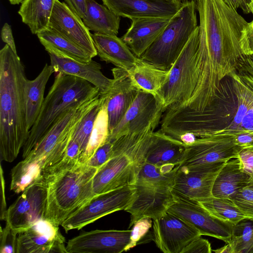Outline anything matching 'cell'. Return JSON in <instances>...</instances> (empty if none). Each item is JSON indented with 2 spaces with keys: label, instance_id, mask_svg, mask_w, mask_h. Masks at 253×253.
Returning a JSON list of instances; mask_svg holds the SVG:
<instances>
[{
  "label": "cell",
  "instance_id": "52a82bcc",
  "mask_svg": "<svg viewBox=\"0 0 253 253\" xmlns=\"http://www.w3.org/2000/svg\"><path fill=\"white\" fill-rule=\"evenodd\" d=\"M100 95L64 112L23 159L30 161L44 159L43 172L57 164L65 155L79 123Z\"/></svg>",
  "mask_w": 253,
  "mask_h": 253
},
{
  "label": "cell",
  "instance_id": "f546056e",
  "mask_svg": "<svg viewBox=\"0 0 253 253\" xmlns=\"http://www.w3.org/2000/svg\"><path fill=\"white\" fill-rule=\"evenodd\" d=\"M55 0H24L18 11L33 34L48 27Z\"/></svg>",
  "mask_w": 253,
  "mask_h": 253
},
{
  "label": "cell",
  "instance_id": "d6986e66",
  "mask_svg": "<svg viewBox=\"0 0 253 253\" xmlns=\"http://www.w3.org/2000/svg\"><path fill=\"white\" fill-rule=\"evenodd\" d=\"M48 53L50 65L54 72L62 73L82 78L97 87L100 94L107 92L112 79L106 77L101 71V65L93 60L85 62L74 58L51 46H44Z\"/></svg>",
  "mask_w": 253,
  "mask_h": 253
},
{
  "label": "cell",
  "instance_id": "f6af8a7d",
  "mask_svg": "<svg viewBox=\"0 0 253 253\" xmlns=\"http://www.w3.org/2000/svg\"><path fill=\"white\" fill-rule=\"evenodd\" d=\"M211 252L212 250L210 242L201 236L188 244L182 250L181 253H211Z\"/></svg>",
  "mask_w": 253,
  "mask_h": 253
},
{
  "label": "cell",
  "instance_id": "7dc6e473",
  "mask_svg": "<svg viewBox=\"0 0 253 253\" xmlns=\"http://www.w3.org/2000/svg\"><path fill=\"white\" fill-rule=\"evenodd\" d=\"M1 38L2 41L8 44L12 51L17 54L11 26L6 23L3 25L1 29Z\"/></svg>",
  "mask_w": 253,
  "mask_h": 253
},
{
  "label": "cell",
  "instance_id": "44dd1931",
  "mask_svg": "<svg viewBox=\"0 0 253 253\" xmlns=\"http://www.w3.org/2000/svg\"><path fill=\"white\" fill-rule=\"evenodd\" d=\"M135 186L136 196L125 210L130 214L129 228L141 218L149 217L155 220L161 217L174 200L171 191L148 186Z\"/></svg>",
  "mask_w": 253,
  "mask_h": 253
},
{
  "label": "cell",
  "instance_id": "ba28073f",
  "mask_svg": "<svg viewBox=\"0 0 253 253\" xmlns=\"http://www.w3.org/2000/svg\"><path fill=\"white\" fill-rule=\"evenodd\" d=\"M199 42L198 26L170 69L168 82L161 91L160 99L165 111L169 107L182 105L192 94Z\"/></svg>",
  "mask_w": 253,
  "mask_h": 253
},
{
  "label": "cell",
  "instance_id": "5b68a950",
  "mask_svg": "<svg viewBox=\"0 0 253 253\" xmlns=\"http://www.w3.org/2000/svg\"><path fill=\"white\" fill-rule=\"evenodd\" d=\"M98 169L86 164L44 178L47 200L44 218L57 226L95 195L92 179Z\"/></svg>",
  "mask_w": 253,
  "mask_h": 253
},
{
  "label": "cell",
  "instance_id": "11a10c76",
  "mask_svg": "<svg viewBox=\"0 0 253 253\" xmlns=\"http://www.w3.org/2000/svg\"><path fill=\"white\" fill-rule=\"evenodd\" d=\"M224 1H225V2L227 4H228L230 6H231V7H232L230 0H224Z\"/></svg>",
  "mask_w": 253,
  "mask_h": 253
},
{
  "label": "cell",
  "instance_id": "8992f818",
  "mask_svg": "<svg viewBox=\"0 0 253 253\" xmlns=\"http://www.w3.org/2000/svg\"><path fill=\"white\" fill-rule=\"evenodd\" d=\"M196 0L183 3L141 59L169 70L197 28Z\"/></svg>",
  "mask_w": 253,
  "mask_h": 253
},
{
  "label": "cell",
  "instance_id": "7bdbcfd3",
  "mask_svg": "<svg viewBox=\"0 0 253 253\" xmlns=\"http://www.w3.org/2000/svg\"><path fill=\"white\" fill-rule=\"evenodd\" d=\"M237 159L242 170L253 180V147H243L238 153Z\"/></svg>",
  "mask_w": 253,
  "mask_h": 253
},
{
  "label": "cell",
  "instance_id": "60d3db41",
  "mask_svg": "<svg viewBox=\"0 0 253 253\" xmlns=\"http://www.w3.org/2000/svg\"><path fill=\"white\" fill-rule=\"evenodd\" d=\"M18 233L6 223L0 229V253H16L17 239Z\"/></svg>",
  "mask_w": 253,
  "mask_h": 253
},
{
  "label": "cell",
  "instance_id": "9a60e30c",
  "mask_svg": "<svg viewBox=\"0 0 253 253\" xmlns=\"http://www.w3.org/2000/svg\"><path fill=\"white\" fill-rule=\"evenodd\" d=\"M59 226L40 219L17 236L16 253H68Z\"/></svg>",
  "mask_w": 253,
  "mask_h": 253
},
{
  "label": "cell",
  "instance_id": "4fadbf2b",
  "mask_svg": "<svg viewBox=\"0 0 253 253\" xmlns=\"http://www.w3.org/2000/svg\"><path fill=\"white\" fill-rule=\"evenodd\" d=\"M152 227L153 241L164 253H181L192 241L202 236L193 226L168 211L153 220Z\"/></svg>",
  "mask_w": 253,
  "mask_h": 253
},
{
  "label": "cell",
  "instance_id": "cb8c5ba5",
  "mask_svg": "<svg viewBox=\"0 0 253 253\" xmlns=\"http://www.w3.org/2000/svg\"><path fill=\"white\" fill-rule=\"evenodd\" d=\"M91 36L101 60L127 71L135 64L138 57L117 35L94 33Z\"/></svg>",
  "mask_w": 253,
  "mask_h": 253
},
{
  "label": "cell",
  "instance_id": "816d5d0a",
  "mask_svg": "<svg viewBox=\"0 0 253 253\" xmlns=\"http://www.w3.org/2000/svg\"><path fill=\"white\" fill-rule=\"evenodd\" d=\"M248 60H249V62L253 69V55H249L248 57Z\"/></svg>",
  "mask_w": 253,
  "mask_h": 253
},
{
  "label": "cell",
  "instance_id": "e0dca14e",
  "mask_svg": "<svg viewBox=\"0 0 253 253\" xmlns=\"http://www.w3.org/2000/svg\"><path fill=\"white\" fill-rule=\"evenodd\" d=\"M225 163L195 170L179 167L171 193L175 198L188 202L212 197L214 180Z\"/></svg>",
  "mask_w": 253,
  "mask_h": 253
},
{
  "label": "cell",
  "instance_id": "f907efd6",
  "mask_svg": "<svg viewBox=\"0 0 253 253\" xmlns=\"http://www.w3.org/2000/svg\"><path fill=\"white\" fill-rule=\"evenodd\" d=\"M10 3L11 4H19L20 3H22V2L24 0H8Z\"/></svg>",
  "mask_w": 253,
  "mask_h": 253
},
{
  "label": "cell",
  "instance_id": "bcb514c9",
  "mask_svg": "<svg viewBox=\"0 0 253 253\" xmlns=\"http://www.w3.org/2000/svg\"><path fill=\"white\" fill-rule=\"evenodd\" d=\"M66 4L83 19L86 9V0H64Z\"/></svg>",
  "mask_w": 253,
  "mask_h": 253
},
{
  "label": "cell",
  "instance_id": "30bf717a",
  "mask_svg": "<svg viewBox=\"0 0 253 253\" xmlns=\"http://www.w3.org/2000/svg\"><path fill=\"white\" fill-rule=\"evenodd\" d=\"M242 148L230 135L197 137L194 142L186 145L179 167L189 170L210 167L220 162L237 158Z\"/></svg>",
  "mask_w": 253,
  "mask_h": 253
},
{
  "label": "cell",
  "instance_id": "83f0119b",
  "mask_svg": "<svg viewBox=\"0 0 253 253\" xmlns=\"http://www.w3.org/2000/svg\"><path fill=\"white\" fill-rule=\"evenodd\" d=\"M54 70L45 64L39 75L33 80L26 78L24 84L27 123L30 130L40 114L43 103L46 84Z\"/></svg>",
  "mask_w": 253,
  "mask_h": 253
},
{
  "label": "cell",
  "instance_id": "1f68e13d",
  "mask_svg": "<svg viewBox=\"0 0 253 253\" xmlns=\"http://www.w3.org/2000/svg\"><path fill=\"white\" fill-rule=\"evenodd\" d=\"M44 159L19 162L11 170L10 189L16 194L23 192L35 182L43 178Z\"/></svg>",
  "mask_w": 253,
  "mask_h": 253
},
{
  "label": "cell",
  "instance_id": "b9f144b4",
  "mask_svg": "<svg viewBox=\"0 0 253 253\" xmlns=\"http://www.w3.org/2000/svg\"><path fill=\"white\" fill-rule=\"evenodd\" d=\"M113 145V142L107 140L97 149L86 164L88 166L99 169L111 158Z\"/></svg>",
  "mask_w": 253,
  "mask_h": 253
},
{
  "label": "cell",
  "instance_id": "ee69618b",
  "mask_svg": "<svg viewBox=\"0 0 253 253\" xmlns=\"http://www.w3.org/2000/svg\"><path fill=\"white\" fill-rule=\"evenodd\" d=\"M241 44L246 55H253V19L244 29L241 38Z\"/></svg>",
  "mask_w": 253,
  "mask_h": 253
},
{
  "label": "cell",
  "instance_id": "8d00e7d4",
  "mask_svg": "<svg viewBox=\"0 0 253 253\" xmlns=\"http://www.w3.org/2000/svg\"><path fill=\"white\" fill-rule=\"evenodd\" d=\"M104 99V96L100 94L94 104L80 121L73 134L72 138L75 139L80 145L82 152L81 155L86 148L94 122L103 104Z\"/></svg>",
  "mask_w": 253,
  "mask_h": 253
},
{
  "label": "cell",
  "instance_id": "3957f363",
  "mask_svg": "<svg viewBox=\"0 0 253 253\" xmlns=\"http://www.w3.org/2000/svg\"><path fill=\"white\" fill-rule=\"evenodd\" d=\"M154 130L124 135L113 142L111 158L98 169L92 179L94 195L127 185H134L146 162Z\"/></svg>",
  "mask_w": 253,
  "mask_h": 253
},
{
  "label": "cell",
  "instance_id": "7a4b0ae2",
  "mask_svg": "<svg viewBox=\"0 0 253 253\" xmlns=\"http://www.w3.org/2000/svg\"><path fill=\"white\" fill-rule=\"evenodd\" d=\"M25 67L6 44L0 50V154L13 162L29 135L25 100Z\"/></svg>",
  "mask_w": 253,
  "mask_h": 253
},
{
  "label": "cell",
  "instance_id": "836d02e7",
  "mask_svg": "<svg viewBox=\"0 0 253 253\" xmlns=\"http://www.w3.org/2000/svg\"><path fill=\"white\" fill-rule=\"evenodd\" d=\"M37 35L43 46H51L74 58L85 62H88L92 59L83 48L50 27L42 30Z\"/></svg>",
  "mask_w": 253,
  "mask_h": 253
},
{
  "label": "cell",
  "instance_id": "603a6c76",
  "mask_svg": "<svg viewBox=\"0 0 253 253\" xmlns=\"http://www.w3.org/2000/svg\"><path fill=\"white\" fill-rule=\"evenodd\" d=\"M171 18L144 17L131 19V25L121 39L137 57L156 41Z\"/></svg>",
  "mask_w": 253,
  "mask_h": 253
},
{
  "label": "cell",
  "instance_id": "d4e9b609",
  "mask_svg": "<svg viewBox=\"0 0 253 253\" xmlns=\"http://www.w3.org/2000/svg\"><path fill=\"white\" fill-rule=\"evenodd\" d=\"M186 145L161 131L153 132L147 152L146 162L157 166L166 164L180 165Z\"/></svg>",
  "mask_w": 253,
  "mask_h": 253
},
{
  "label": "cell",
  "instance_id": "2e32d148",
  "mask_svg": "<svg viewBox=\"0 0 253 253\" xmlns=\"http://www.w3.org/2000/svg\"><path fill=\"white\" fill-rule=\"evenodd\" d=\"M131 230H95L70 239L68 253H121L126 252Z\"/></svg>",
  "mask_w": 253,
  "mask_h": 253
},
{
  "label": "cell",
  "instance_id": "8fae6325",
  "mask_svg": "<svg viewBox=\"0 0 253 253\" xmlns=\"http://www.w3.org/2000/svg\"><path fill=\"white\" fill-rule=\"evenodd\" d=\"M165 111L164 105L159 99L139 90L123 118L110 133L107 140L113 142L126 134L147 129L154 131Z\"/></svg>",
  "mask_w": 253,
  "mask_h": 253
},
{
  "label": "cell",
  "instance_id": "d6a6232c",
  "mask_svg": "<svg viewBox=\"0 0 253 253\" xmlns=\"http://www.w3.org/2000/svg\"><path fill=\"white\" fill-rule=\"evenodd\" d=\"M195 201L214 217L233 225L245 218H252L230 199L212 196Z\"/></svg>",
  "mask_w": 253,
  "mask_h": 253
},
{
  "label": "cell",
  "instance_id": "d590c367",
  "mask_svg": "<svg viewBox=\"0 0 253 253\" xmlns=\"http://www.w3.org/2000/svg\"><path fill=\"white\" fill-rule=\"evenodd\" d=\"M232 253H253V218H245L233 225L227 243Z\"/></svg>",
  "mask_w": 253,
  "mask_h": 253
},
{
  "label": "cell",
  "instance_id": "f35d334b",
  "mask_svg": "<svg viewBox=\"0 0 253 253\" xmlns=\"http://www.w3.org/2000/svg\"><path fill=\"white\" fill-rule=\"evenodd\" d=\"M152 225V219L149 217L143 218L136 221L132 226L129 242L126 252L137 245L153 241V231H150Z\"/></svg>",
  "mask_w": 253,
  "mask_h": 253
},
{
  "label": "cell",
  "instance_id": "7c38bea8",
  "mask_svg": "<svg viewBox=\"0 0 253 253\" xmlns=\"http://www.w3.org/2000/svg\"><path fill=\"white\" fill-rule=\"evenodd\" d=\"M47 184L44 178L27 188L6 211V223L18 234L44 218L47 200Z\"/></svg>",
  "mask_w": 253,
  "mask_h": 253
},
{
  "label": "cell",
  "instance_id": "9f6ffc18",
  "mask_svg": "<svg viewBox=\"0 0 253 253\" xmlns=\"http://www.w3.org/2000/svg\"><path fill=\"white\" fill-rule=\"evenodd\" d=\"M177 0L178 1L180 2V3H181L182 4L188 1V0Z\"/></svg>",
  "mask_w": 253,
  "mask_h": 253
},
{
  "label": "cell",
  "instance_id": "db71d44e",
  "mask_svg": "<svg viewBox=\"0 0 253 253\" xmlns=\"http://www.w3.org/2000/svg\"><path fill=\"white\" fill-rule=\"evenodd\" d=\"M154 1H168V2H175L178 1L176 0H152Z\"/></svg>",
  "mask_w": 253,
  "mask_h": 253
},
{
  "label": "cell",
  "instance_id": "4316f807",
  "mask_svg": "<svg viewBox=\"0 0 253 253\" xmlns=\"http://www.w3.org/2000/svg\"><path fill=\"white\" fill-rule=\"evenodd\" d=\"M127 71L138 90L160 99L161 91L168 82L169 70L160 69L138 57L134 66Z\"/></svg>",
  "mask_w": 253,
  "mask_h": 253
},
{
  "label": "cell",
  "instance_id": "681fc988",
  "mask_svg": "<svg viewBox=\"0 0 253 253\" xmlns=\"http://www.w3.org/2000/svg\"><path fill=\"white\" fill-rule=\"evenodd\" d=\"M213 252L216 253H232V250L229 244L227 243L223 247L213 250Z\"/></svg>",
  "mask_w": 253,
  "mask_h": 253
},
{
  "label": "cell",
  "instance_id": "484cf974",
  "mask_svg": "<svg viewBox=\"0 0 253 253\" xmlns=\"http://www.w3.org/2000/svg\"><path fill=\"white\" fill-rule=\"evenodd\" d=\"M251 180V177L241 169L239 160L231 159L225 163L218 173L213 184L212 195L233 200Z\"/></svg>",
  "mask_w": 253,
  "mask_h": 253
},
{
  "label": "cell",
  "instance_id": "7402d4cb",
  "mask_svg": "<svg viewBox=\"0 0 253 253\" xmlns=\"http://www.w3.org/2000/svg\"><path fill=\"white\" fill-rule=\"evenodd\" d=\"M104 5L120 17L130 19L144 17L171 18L180 9L179 1L152 0H101Z\"/></svg>",
  "mask_w": 253,
  "mask_h": 253
},
{
  "label": "cell",
  "instance_id": "277c9868",
  "mask_svg": "<svg viewBox=\"0 0 253 253\" xmlns=\"http://www.w3.org/2000/svg\"><path fill=\"white\" fill-rule=\"evenodd\" d=\"M100 94L99 89L85 80L58 73L23 147V158L28 155L61 115L71 107Z\"/></svg>",
  "mask_w": 253,
  "mask_h": 253
},
{
  "label": "cell",
  "instance_id": "ab89813d",
  "mask_svg": "<svg viewBox=\"0 0 253 253\" xmlns=\"http://www.w3.org/2000/svg\"><path fill=\"white\" fill-rule=\"evenodd\" d=\"M233 201L243 212L253 218V180L237 193Z\"/></svg>",
  "mask_w": 253,
  "mask_h": 253
},
{
  "label": "cell",
  "instance_id": "f1b7e54d",
  "mask_svg": "<svg viewBox=\"0 0 253 253\" xmlns=\"http://www.w3.org/2000/svg\"><path fill=\"white\" fill-rule=\"evenodd\" d=\"M83 21L89 30L104 34L117 35L120 17L105 5L94 0H86V9Z\"/></svg>",
  "mask_w": 253,
  "mask_h": 253
},
{
  "label": "cell",
  "instance_id": "ffe728a7",
  "mask_svg": "<svg viewBox=\"0 0 253 253\" xmlns=\"http://www.w3.org/2000/svg\"><path fill=\"white\" fill-rule=\"evenodd\" d=\"M113 79L104 96L109 117V134L131 105L138 91L134 85L128 71L119 67L111 70Z\"/></svg>",
  "mask_w": 253,
  "mask_h": 253
},
{
  "label": "cell",
  "instance_id": "ac0fdd59",
  "mask_svg": "<svg viewBox=\"0 0 253 253\" xmlns=\"http://www.w3.org/2000/svg\"><path fill=\"white\" fill-rule=\"evenodd\" d=\"M48 27L83 48L92 58L97 55L92 34L65 2L55 0Z\"/></svg>",
  "mask_w": 253,
  "mask_h": 253
},
{
  "label": "cell",
  "instance_id": "f5cc1de1",
  "mask_svg": "<svg viewBox=\"0 0 253 253\" xmlns=\"http://www.w3.org/2000/svg\"><path fill=\"white\" fill-rule=\"evenodd\" d=\"M250 9L251 11V13L253 14V0H251V2L250 4Z\"/></svg>",
  "mask_w": 253,
  "mask_h": 253
},
{
  "label": "cell",
  "instance_id": "9c48e42d",
  "mask_svg": "<svg viewBox=\"0 0 253 253\" xmlns=\"http://www.w3.org/2000/svg\"><path fill=\"white\" fill-rule=\"evenodd\" d=\"M136 194V186L127 185L95 195L69 215L61 226L67 233L71 230H79L114 212L125 211Z\"/></svg>",
  "mask_w": 253,
  "mask_h": 253
},
{
  "label": "cell",
  "instance_id": "5bb4252c",
  "mask_svg": "<svg viewBox=\"0 0 253 253\" xmlns=\"http://www.w3.org/2000/svg\"><path fill=\"white\" fill-rule=\"evenodd\" d=\"M168 211L193 226L202 235L211 236L226 243L232 237L233 225L214 217L196 201L188 202L174 197Z\"/></svg>",
  "mask_w": 253,
  "mask_h": 253
},
{
  "label": "cell",
  "instance_id": "c3c4849f",
  "mask_svg": "<svg viewBox=\"0 0 253 253\" xmlns=\"http://www.w3.org/2000/svg\"><path fill=\"white\" fill-rule=\"evenodd\" d=\"M231 6L233 8L237 10L240 8L245 14L251 13L250 4L251 0H230Z\"/></svg>",
  "mask_w": 253,
  "mask_h": 253
},
{
  "label": "cell",
  "instance_id": "6da1fadb",
  "mask_svg": "<svg viewBox=\"0 0 253 253\" xmlns=\"http://www.w3.org/2000/svg\"><path fill=\"white\" fill-rule=\"evenodd\" d=\"M200 17L198 65L221 76L238 70L249 55L241 44L248 22L224 0H196Z\"/></svg>",
  "mask_w": 253,
  "mask_h": 253
},
{
  "label": "cell",
  "instance_id": "74e56055",
  "mask_svg": "<svg viewBox=\"0 0 253 253\" xmlns=\"http://www.w3.org/2000/svg\"><path fill=\"white\" fill-rule=\"evenodd\" d=\"M82 152L78 143L72 138L62 159L57 164L44 171V178L56 174L63 171L71 169L79 163Z\"/></svg>",
  "mask_w": 253,
  "mask_h": 253
},
{
  "label": "cell",
  "instance_id": "4dcf8cb0",
  "mask_svg": "<svg viewBox=\"0 0 253 253\" xmlns=\"http://www.w3.org/2000/svg\"><path fill=\"white\" fill-rule=\"evenodd\" d=\"M179 167L174 164L157 166L145 162L134 185L171 191Z\"/></svg>",
  "mask_w": 253,
  "mask_h": 253
},
{
  "label": "cell",
  "instance_id": "e575fe53",
  "mask_svg": "<svg viewBox=\"0 0 253 253\" xmlns=\"http://www.w3.org/2000/svg\"><path fill=\"white\" fill-rule=\"evenodd\" d=\"M109 135V117L105 99L94 122L86 148L80 157L79 163L86 164L97 149L107 141Z\"/></svg>",
  "mask_w": 253,
  "mask_h": 253
}]
</instances>
